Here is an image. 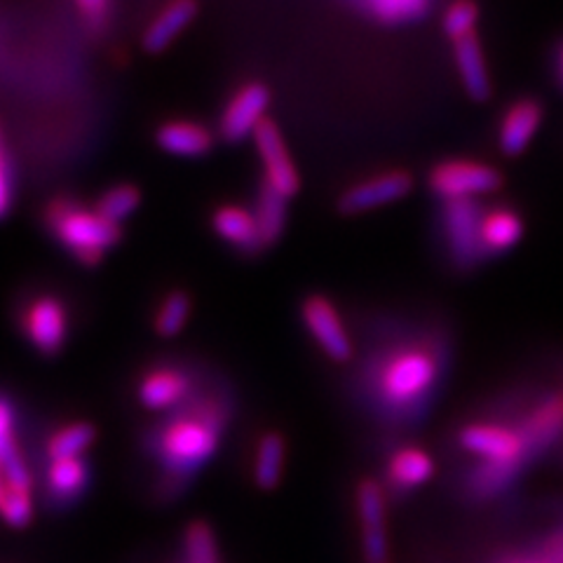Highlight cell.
Wrapping results in <instances>:
<instances>
[{"label": "cell", "mask_w": 563, "mask_h": 563, "mask_svg": "<svg viewBox=\"0 0 563 563\" xmlns=\"http://www.w3.org/2000/svg\"><path fill=\"white\" fill-rule=\"evenodd\" d=\"M366 5L380 22L399 24V22H411L426 12L428 0H366Z\"/></svg>", "instance_id": "cell-30"}, {"label": "cell", "mask_w": 563, "mask_h": 563, "mask_svg": "<svg viewBox=\"0 0 563 563\" xmlns=\"http://www.w3.org/2000/svg\"><path fill=\"white\" fill-rule=\"evenodd\" d=\"M430 186L444 200H472L477 196H488L503 186V174L482 163L451 161L437 165L430 174Z\"/></svg>", "instance_id": "cell-3"}, {"label": "cell", "mask_w": 563, "mask_h": 563, "mask_svg": "<svg viewBox=\"0 0 563 563\" xmlns=\"http://www.w3.org/2000/svg\"><path fill=\"white\" fill-rule=\"evenodd\" d=\"M542 122V106L533 99L517 101L503 118L500 125V151L509 157L521 155L531 144Z\"/></svg>", "instance_id": "cell-14"}, {"label": "cell", "mask_w": 563, "mask_h": 563, "mask_svg": "<svg viewBox=\"0 0 563 563\" xmlns=\"http://www.w3.org/2000/svg\"><path fill=\"white\" fill-rule=\"evenodd\" d=\"M47 221L57 240L87 266L97 263L120 240L118 223L103 219L97 209H85L80 205H52Z\"/></svg>", "instance_id": "cell-2"}, {"label": "cell", "mask_w": 563, "mask_h": 563, "mask_svg": "<svg viewBox=\"0 0 563 563\" xmlns=\"http://www.w3.org/2000/svg\"><path fill=\"white\" fill-rule=\"evenodd\" d=\"M24 329L35 350H41L43 355H57L66 343V331H68L64 306L57 301V298H49V296L38 298V301H35L26 312Z\"/></svg>", "instance_id": "cell-11"}, {"label": "cell", "mask_w": 563, "mask_h": 563, "mask_svg": "<svg viewBox=\"0 0 563 563\" xmlns=\"http://www.w3.org/2000/svg\"><path fill=\"white\" fill-rule=\"evenodd\" d=\"M357 512L362 523V554L366 563H387V521L385 496L376 482L364 479L357 486Z\"/></svg>", "instance_id": "cell-6"}, {"label": "cell", "mask_w": 563, "mask_h": 563, "mask_svg": "<svg viewBox=\"0 0 563 563\" xmlns=\"http://www.w3.org/2000/svg\"><path fill=\"white\" fill-rule=\"evenodd\" d=\"M411 188L413 179L407 172H387L352 186L341 198V211H345V214H362V211H372L407 198Z\"/></svg>", "instance_id": "cell-10"}, {"label": "cell", "mask_w": 563, "mask_h": 563, "mask_svg": "<svg viewBox=\"0 0 563 563\" xmlns=\"http://www.w3.org/2000/svg\"><path fill=\"white\" fill-rule=\"evenodd\" d=\"M5 488H8V482H5V474H3V470H0V503H3V496H5Z\"/></svg>", "instance_id": "cell-34"}, {"label": "cell", "mask_w": 563, "mask_h": 563, "mask_svg": "<svg viewBox=\"0 0 563 563\" xmlns=\"http://www.w3.org/2000/svg\"><path fill=\"white\" fill-rule=\"evenodd\" d=\"M221 430L223 413L217 407H207L176 416L157 434L155 455L165 470V498H174L176 493H181L192 474L200 472L211 461V455L219 449Z\"/></svg>", "instance_id": "cell-1"}, {"label": "cell", "mask_w": 563, "mask_h": 563, "mask_svg": "<svg viewBox=\"0 0 563 563\" xmlns=\"http://www.w3.org/2000/svg\"><path fill=\"white\" fill-rule=\"evenodd\" d=\"M80 12L92 22H101L106 12H109V0H76Z\"/></svg>", "instance_id": "cell-33"}, {"label": "cell", "mask_w": 563, "mask_h": 563, "mask_svg": "<svg viewBox=\"0 0 563 563\" xmlns=\"http://www.w3.org/2000/svg\"><path fill=\"white\" fill-rule=\"evenodd\" d=\"M256 148L261 155V163L266 167V186L279 192L282 198H291L298 192V172L296 165L289 157V151L285 146V139H282L279 130L273 125L271 120L263 122V125L254 132Z\"/></svg>", "instance_id": "cell-5"}, {"label": "cell", "mask_w": 563, "mask_h": 563, "mask_svg": "<svg viewBox=\"0 0 563 563\" xmlns=\"http://www.w3.org/2000/svg\"><path fill=\"white\" fill-rule=\"evenodd\" d=\"M90 465L85 457H70V461H52L45 474V488L52 507H70L90 486Z\"/></svg>", "instance_id": "cell-13"}, {"label": "cell", "mask_w": 563, "mask_h": 563, "mask_svg": "<svg viewBox=\"0 0 563 563\" xmlns=\"http://www.w3.org/2000/svg\"><path fill=\"white\" fill-rule=\"evenodd\" d=\"M188 393V378L176 368H155L139 383V401L151 411H165Z\"/></svg>", "instance_id": "cell-17"}, {"label": "cell", "mask_w": 563, "mask_h": 563, "mask_svg": "<svg viewBox=\"0 0 563 563\" xmlns=\"http://www.w3.org/2000/svg\"><path fill=\"white\" fill-rule=\"evenodd\" d=\"M0 470L5 474L8 486L33 488L31 470L14 442V411L3 397H0Z\"/></svg>", "instance_id": "cell-18"}, {"label": "cell", "mask_w": 563, "mask_h": 563, "mask_svg": "<svg viewBox=\"0 0 563 563\" xmlns=\"http://www.w3.org/2000/svg\"><path fill=\"white\" fill-rule=\"evenodd\" d=\"M287 198H282L279 192H275L273 188H268L263 184L261 192H258V202H256V211L254 217L258 221L261 228V238L263 244H275L285 231V223H287Z\"/></svg>", "instance_id": "cell-25"}, {"label": "cell", "mask_w": 563, "mask_h": 563, "mask_svg": "<svg viewBox=\"0 0 563 563\" xmlns=\"http://www.w3.org/2000/svg\"><path fill=\"white\" fill-rule=\"evenodd\" d=\"M190 317V298L184 291L169 294L163 306L155 312V331L163 339H172L176 333H181Z\"/></svg>", "instance_id": "cell-27"}, {"label": "cell", "mask_w": 563, "mask_h": 563, "mask_svg": "<svg viewBox=\"0 0 563 563\" xmlns=\"http://www.w3.org/2000/svg\"><path fill=\"white\" fill-rule=\"evenodd\" d=\"M211 144H214L211 132L198 125V122L174 120L157 130V146H161L165 153L179 155V157L205 155L211 148Z\"/></svg>", "instance_id": "cell-19"}, {"label": "cell", "mask_w": 563, "mask_h": 563, "mask_svg": "<svg viewBox=\"0 0 563 563\" xmlns=\"http://www.w3.org/2000/svg\"><path fill=\"white\" fill-rule=\"evenodd\" d=\"M287 463V442L279 432H268L261 437L254 455V484L258 490L271 493L285 477Z\"/></svg>", "instance_id": "cell-21"}, {"label": "cell", "mask_w": 563, "mask_h": 563, "mask_svg": "<svg viewBox=\"0 0 563 563\" xmlns=\"http://www.w3.org/2000/svg\"><path fill=\"white\" fill-rule=\"evenodd\" d=\"M559 68H561V76H563V49H561V57H559Z\"/></svg>", "instance_id": "cell-35"}, {"label": "cell", "mask_w": 563, "mask_h": 563, "mask_svg": "<svg viewBox=\"0 0 563 563\" xmlns=\"http://www.w3.org/2000/svg\"><path fill=\"white\" fill-rule=\"evenodd\" d=\"M139 205H141V196L134 186H115L103 192L97 205V211L103 219L120 225L122 221L134 214Z\"/></svg>", "instance_id": "cell-29"}, {"label": "cell", "mask_w": 563, "mask_h": 563, "mask_svg": "<svg viewBox=\"0 0 563 563\" xmlns=\"http://www.w3.org/2000/svg\"><path fill=\"white\" fill-rule=\"evenodd\" d=\"M523 238V221L509 209H496L482 221V250L500 254Z\"/></svg>", "instance_id": "cell-22"}, {"label": "cell", "mask_w": 563, "mask_h": 563, "mask_svg": "<svg viewBox=\"0 0 563 563\" xmlns=\"http://www.w3.org/2000/svg\"><path fill=\"white\" fill-rule=\"evenodd\" d=\"M482 211L472 200H453L446 205V233L457 266H472L482 250Z\"/></svg>", "instance_id": "cell-9"}, {"label": "cell", "mask_w": 563, "mask_h": 563, "mask_svg": "<svg viewBox=\"0 0 563 563\" xmlns=\"http://www.w3.org/2000/svg\"><path fill=\"white\" fill-rule=\"evenodd\" d=\"M196 0H172V3L155 16L144 33V47L148 52H163L176 35L196 20Z\"/></svg>", "instance_id": "cell-20"}, {"label": "cell", "mask_w": 563, "mask_h": 563, "mask_svg": "<svg viewBox=\"0 0 563 563\" xmlns=\"http://www.w3.org/2000/svg\"><path fill=\"white\" fill-rule=\"evenodd\" d=\"M184 556L186 563H221L217 536L207 521L196 519L186 526Z\"/></svg>", "instance_id": "cell-26"}, {"label": "cell", "mask_w": 563, "mask_h": 563, "mask_svg": "<svg viewBox=\"0 0 563 563\" xmlns=\"http://www.w3.org/2000/svg\"><path fill=\"white\" fill-rule=\"evenodd\" d=\"M97 430L90 422H70L59 428L47 439V457L52 461H70V457H82L85 451L95 444Z\"/></svg>", "instance_id": "cell-23"}, {"label": "cell", "mask_w": 563, "mask_h": 563, "mask_svg": "<svg viewBox=\"0 0 563 563\" xmlns=\"http://www.w3.org/2000/svg\"><path fill=\"white\" fill-rule=\"evenodd\" d=\"M479 20V8L472 0H455V3L444 12V31L449 38L455 43L474 33Z\"/></svg>", "instance_id": "cell-31"}, {"label": "cell", "mask_w": 563, "mask_h": 563, "mask_svg": "<svg viewBox=\"0 0 563 563\" xmlns=\"http://www.w3.org/2000/svg\"><path fill=\"white\" fill-rule=\"evenodd\" d=\"M33 488H22V486H8L3 503H0V517L10 526L22 531V528L31 526L35 507H33Z\"/></svg>", "instance_id": "cell-28"}, {"label": "cell", "mask_w": 563, "mask_h": 563, "mask_svg": "<svg viewBox=\"0 0 563 563\" xmlns=\"http://www.w3.org/2000/svg\"><path fill=\"white\" fill-rule=\"evenodd\" d=\"M434 474L432 457L420 449H404L390 461V479L399 488L422 486Z\"/></svg>", "instance_id": "cell-24"}, {"label": "cell", "mask_w": 563, "mask_h": 563, "mask_svg": "<svg viewBox=\"0 0 563 563\" xmlns=\"http://www.w3.org/2000/svg\"><path fill=\"white\" fill-rule=\"evenodd\" d=\"M12 202V188H10V174L5 165V153H3V136H0V219L8 214Z\"/></svg>", "instance_id": "cell-32"}, {"label": "cell", "mask_w": 563, "mask_h": 563, "mask_svg": "<svg viewBox=\"0 0 563 563\" xmlns=\"http://www.w3.org/2000/svg\"><path fill=\"white\" fill-rule=\"evenodd\" d=\"M211 225H214V231L221 240L231 242L242 252H256V250H261V246H266L263 244L261 228H258L254 211L228 205V207H221L214 211V217H211Z\"/></svg>", "instance_id": "cell-15"}, {"label": "cell", "mask_w": 563, "mask_h": 563, "mask_svg": "<svg viewBox=\"0 0 563 563\" xmlns=\"http://www.w3.org/2000/svg\"><path fill=\"white\" fill-rule=\"evenodd\" d=\"M461 444L477 453L482 457H486L488 463L496 465H509L515 463L519 453L523 451V442L521 437H517L515 432L503 430V428H493V426H470L461 432Z\"/></svg>", "instance_id": "cell-12"}, {"label": "cell", "mask_w": 563, "mask_h": 563, "mask_svg": "<svg viewBox=\"0 0 563 563\" xmlns=\"http://www.w3.org/2000/svg\"><path fill=\"white\" fill-rule=\"evenodd\" d=\"M303 322L314 343L320 345L333 362H347L352 355V343L339 310L324 296H312L303 303Z\"/></svg>", "instance_id": "cell-7"}, {"label": "cell", "mask_w": 563, "mask_h": 563, "mask_svg": "<svg viewBox=\"0 0 563 563\" xmlns=\"http://www.w3.org/2000/svg\"><path fill=\"white\" fill-rule=\"evenodd\" d=\"M271 92L258 82L244 85L242 90L228 101L221 118V134L228 141H242L254 136V132L266 122Z\"/></svg>", "instance_id": "cell-8"}, {"label": "cell", "mask_w": 563, "mask_h": 563, "mask_svg": "<svg viewBox=\"0 0 563 563\" xmlns=\"http://www.w3.org/2000/svg\"><path fill=\"white\" fill-rule=\"evenodd\" d=\"M457 74H461L465 92L472 101H486L490 97V80L486 74L484 52L479 45L477 33L465 35V38L453 43Z\"/></svg>", "instance_id": "cell-16"}, {"label": "cell", "mask_w": 563, "mask_h": 563, "mask_svg": "<svg viewBox=\"0 0 563 563\" xmlns=\"http://www.w3.org/2000/svg\"><path fill=\"white\" fill-rule=\"evenodd\" d=\"M434 362L426 352H401L383 368L380 393L387 401L411 404L422 397L434 383Z\"/></svg>", "instance_id": "cell-4"}]
</instances>
